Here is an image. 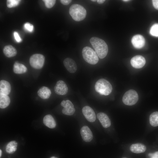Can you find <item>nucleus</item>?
<instances>
[{"mask_svg":"<svg viewBox=\"0 0 158 158\" xmlns=\"http://www.w3.org/2000/svg\"><path fill=\"white\" fill-rule=\"evenodd\" d=\"M90 42L100 59H103L106 56L108 49L104 40L97 37H92L90 39Z\"/></svg>","mask_w":158,"mask_h":158,"instance_id":"f257e3e1","label":"nucleus"},{"mask_svg":"<svg viewBox=\"0 0 158 158\" xmlns=\"http://www.w3.org/2000/svg\"><path fill=\"white\" fill-rule=\"evenodd\" d=\"M69 13L72 18L76 21L83 20L86 15V11L82 6L77 4L72 5L70 7Z\"/></svg>","mask_w":158,"mask_h":158,"instance_id":"f03ea898","label":"nucleus"},{"mask_svg":"<svg viewBox=\"0 0 158 158\" xmlns=\"http://www.w3.org/2000/svg\"><path fill=\"white\" fill-rule=\"evenodd\" d=\"M112 89L110 83L108 80L103 78L98 80L95 85V91L101 95H109L111 92Z\"/></svg>","mask_w":158,"mask_h":158,"instance_id":"7ed1b4c3","label":"nucleus"},{"mask_svg":"<svg viewBox=\"0 0 158 158\" xmlns=\"http://www.w3.org/2000/svg\"><path fill=\"white\" fill-rule=\"evenodd\" d=\"M82 54L84 60L90 64H95L99 61L98 56L96 52L89 47L86 46L83 48Z\"/></svg>","mask_w":158,"mask_h":158,"instance_id":"20e7f679","label":"nucleus"},{"mask_svg":"<svg viewBox=\"0 0 158 158\" xmlns=\"http://www.w3.org/2000/svg\"><path fill=\"white\" fill-rule=\"evenodd\" d=\"M138 96L137 92L133 90H130L125 92L123 96L122 101L125 104L131 106L138 102Z\"/></svg>","mask_w":158,"mask_h":158,"instance_id":"39448f33","label":"nucleus"},{"mask_svg":"<svg viewBox=\"0 0 158 158\" xmlns=\"http://www.w3.org/2000/svg\"><path fill=\"white\" fill-rule=\"evenodd\" d=\"M45 57L40 54H35L31 56L29 62L31 66L36 69L41 68L44 66Z\"/></svg>","mask_w":158,"mask_h":158,"instance_id":"423d86ee","label":"nucleus"},{"mask_svg":"<svg viewBox=\"0 0 158 158\" xmlns=\"http://www.w3.org/2000/svg\"><path fill=\"white\" fill-rule=\"evenodd\" d=\"M61 105L64 107L62 110L63 114L67 115H72L75 113V109L74 105L69 100H63Z\"/></svg>","mask_w":158,"mask_h":158,"instance_id":"0eeeda50","label":"nucleus"},{"mask_svg":"<svg viewBox=\"0 0 158 158\" xmlns=\"http://www.w3.org/2000/svg\"><path fill=\"white\" fill-rule=\"evenodd\" d=\"M146 60L145 58L141 55H136L133 57L130 60L131 66L136 68H142L145 64Z\"/></svg>","mask_w":158,"mask_h":158,"instance_id":"6e6552de","label":"nucleus"},{"mask_svg":"<svg viewBox=\"0 0 158 158\" xmlns=\"http://www.w3.org/2000/svg\"><path fill=\"white\" fill-rule=\"evenodd\" d=\"M54 90L56 93L60 95L66 94L68 91V88L66 83L63 81H58L54 87Z\"/></svg>","mask_w":158,"mask_h":158,"instance_id":"1a4fd4ad","label":"nucleus"},{"mask_svg":"<svg viewBox=\"0 0 158 158\" xmlns=\"http://www.w3.org/2000/svg\"><path fill=\"white\" fill-rule=\"evenodd\" d=\"M82 111L84 116L88 121L92 122L95 121V114L91 107L87 106H85L83 108Z\"/></svg>","mask_w":158,"mask_h":158,"instance_id":"9d476101","label":"nucleus"},{"mask_svg":"<svg viewBox=\"0 0 158 158\" xmlns=\"http://www.w3.org/2000/svg\"><path fill=\"white\" fill-rule=\"evenodd\" d=\"M131 41L133 46L137 49L141 48L144 46L145 44L144 38L140 35H136L133 36Z\"/></svg>","mask_w":158,"mask_h":158,"instance_id":"9b49d317","label":"nucleus"},{"mask_svg":"<svg viewBox=\"0 0 158 158\" xmlns=\"http://www.w3.org/2000/svg\"><path fill=\"white\" fill-rule=\"evenodd\" d=\"M80 132L82 138L84 141L90 142L92 139V133L87 126H83L80 129Z\"/></svg>","mask_w":158,"mask_h":158,"instance_id":"f8f14e48","label":"nucleus"},{"mask_svg":"<svg viewBox=\"0 0 158 158\" xmlns=\"http://www.w3.org/2000/svg\"><path fill=\"white\" fill-rule=\"evenodd\" d=\"M63 63L65 67L69 72L73 73L76 72L77 66L73 59L70 58H67L64 60Z\"/></svg>","mask_w":158,"mask_h":158,"instance_id":"ddd939ff","label":"nucleus"},{"mask_svg":"<svg viewBox=\"0 0 158 158\" xmlns=\"http://www.w3.org/2000/svg\"><path fill=\"white\" fill-rule=\"evenodd\" d=\"M98 119L99 120L103 127L107 128L110 126L111 121L107 115L103 112L98 113L97 115Z\"/></svg>","mask_w":158,"mask_h":158,"instance_id":"4468645a","label":"nucleus"},{"mask_svg":"<svg viewBox=\"0 0 158 158\" xmlns=\"http://www.w3.org/2000/svg\"><path fill=\"white\" fill-rule=\"evenodd\" d=\"M11 91L10 84L8 81L2 80L0 81V94L8 95Z\"/></svg>","mask_w":158,"mask_h":158,"instance_id":"2eb2a0df","label":"nucleus"},{"mask_svg":"<svg viewBox=\"0 0 158 158\" xmlns=\"http://www.w3.org/2000/svg\"><path fill=\"white\" fill-rule=\"evenodd\" d=\"M130 149L133 152L140 153L144 152L146 150V147L144 144L138 143L132 144L130 146Z\"/></svg>","mask_w":158,"mask_h":158,"instance_id":"dca6fc26","label":"nucleus"},{"mask_svg":"<svg viewBox=\"0 0 158 158\" xmlns=\"http://www.w3.org/2000/svg\"><path fill=\"white\" fill-rule=\"evenodd\" d=\"M44 124L50 128H53L56 127V123L53 117L50 114L46 115L43 119Z\"/></svg>","mask_w":158,"mask_h":158,"instance_id":"f3484780","label":"nucleus"},{"mask_svg":"<svg viewBox=\"0 0 158 158\" xmlns=\"http://www.w3.org/2000/svg\"><path fill=\"white\" fill-rule=\"evenodd\" d=\"M3 51L4 54L7 57H11L15 56L17 51L16 48L11 45H8L4 47Z\"/></svg>","mask_w":158,"mask_h":158,"instance_id":"a211bd4d","label":"nucleus"},{"mask_svg":"<svg viewBox=\"0 0 158 158\" xmlns=\"http://www.w3.org/2000/svg\"><path fill=\"white\" fill-rule=\"evenodd\" d=\"M50 90L47 87L43 86L37 92L38 95L41 98L46 99L49 98L51 95Z\"/></svg>","mask_w":158,"mask_h":158,"instance_id":"6ab92c4d","label":"nucleus"},{"mask_svg":"<svg viewBox=\"0 0 158 158\" xmlns=\"http://www.w3.org/2000/svg\"><path fill=\"white\" fill-rule=\"evenodd\" d=\"M13 70L15 73L21 74L26 73L27 68L23 64L19 63L18 62H16L13 66Z\"/></svg>","mask_w":158,"mask_h":158,"instance_id":"aec40b11","label":"nucleus"},{"mask_svg":"<svg viewBox=\"0 0 158 158\" xmlns=\"http://www.w3.org/2000/svg\"><path fill=\"white\" fill-rule=\"evenodd\" d=\"M10 99L7 95L0 94V107L4 109L7 107L9 104Z\"/></svg>","mask_w":158,"mask_h":158,"instance_id":"412c9836","label":"nucleus"},{"mask_svg":"<svg viewBox=\"0 0 158 158\" xmlns=\"http://www.w3.org/2000/svg\"><path fill=\"white\" fill-rule=\"evenodd\" d=\"M18 144L15 141H12L6 145V152L10 154H13L16 150Z\"/></svg>","mask_w":158,"mask_h":158,"instance_id":"4be33fe9","label":"nucleus"},{"mask_svg":"<svg viewBox=\"0 0 158 158\" xmlns=\"http://www.w3.org/2000/svg\"><path fill=\"white\" fill-rule=\"evenodd\" d=\"M150 123L152 126H158V111H155L152 113L149 117Z\"/></svg>","mask_w":158,"mask_h":158,"instance_id":"5701e85b","label":"nucleus"},{"mask_svg":"<svg viewBox=\"0 0 158 158\" xmlns=\"http://www.w3.org/2000/svg\"><path fill=\"white\" fill-rule=\"evenodd\" d=\"M150 32L153 36L158 37V24H154L151 27Z\"/></svg>","mask_w":158,"mask_h":158,"instance_id":"b1692460","label":"nucleus"},{"mask_svg":"<svg viewBox=\"0 0 158 158\" xmlns=\"http://www.w3.org/2000/svg\"><path fill=\"white\" fill-rule=\"evenodd\" d=\"M21 0H7L6 1L7 6L9 8H11L17 6Z\"/></svg>","mask_w":158,"mask_h":158,"instance_id":"393cba45","label":"nucleus"},{"mask_svg":"<svg viewBox=\"0 0 158 158\" xmlns=\"http://www.w3.org/2000/svg\"><path fill=\"white\" fill-rule=\"evenodd\" d=\"M46 7L48 8H51L53 7L55 4V0H43Z\"/></svg>","mask_w":158,"mask_h":158,"instance_id":"a878e982","label":"nucleus"},{"mask_svg":"<svg viewBox=\"0 0 158 158\" xmlns=\"http://www.w3.org/2000/svg\"><path fill=\"white\" fill-rule=\"evenodd\" d=\"M24 27L25 29L29 32H32L33 31V25L29 23H25L24 25Z\"/></svg>","mask_w":158,"mask_h":158,"instance_id":"bb28decb","label":"nucleus"},{"mask_svg":"<svg viewBox=\"0 0 158 158\" xmlns=\"http://www.w3.org/2000/svg\"><path fill=\"white\" fill-rule=\"evenodd\" d=\"M13 35L15 40L17 42L20 43L22 41V39L17 32L15 31L13 32Z\"/></svg>","mask_w":158,"mask_h":158,"instance_id":"cd10ccee","label":"nucleus"},{"mask_svg":"<svg viewBox=\"0 0 158 158\" xmlns=\"http://www.w3.org/2000/svg\"><path fill=\"white\" fill-rule=\"evenodd\" d=\"M148 156L150 158H158V151L154 153H150Z\"/></svg>","mask_w":158,"mask_h":158,"instance_id":"c85d7f7f","label":"nucleus"},{"mask_svg":"<svg viewBox=\"0 0 158 158\" xmlns=\"http://www.w3.org/2000/svg\"><path fill=\"white\" fill-rule=\"evenodd\" d=\"M61 3L64 5H67L71 3L72 0H60Z\"/></svg>","mask_w":158,"mask_h":158,"instance_id":"c756f323","label":"nucleus"},{"mask_svg":"<svg viewBox=\"0 0 158 158\" xmlns=\"http://www.w3.org/2000/svg\"><path fill=\"white\" fill-rule=\"evenodd\" d=\"M153 6L156 9L158 10V0H152Z\"/></svg>","mask_w":158,"mask_h":158,"instance_id":"7c9ffc66","label":"nucleus"},{"mask_svg":"<svg viewBox=\"0 0 158 158\" xmlns=\"http://www.w3.org/2000/svg\"><path fill=\"white\" fill-rule=\"evenodd\" d=\"M105 0H97V3L99 4H101L103 3Z\"/></svg>","mask_w":158,"mask_h":158,"instance_id":"2f4dec72","label":"nucleus"},{"mask_svg":"<svg viewBox=\"0 0 158 158\" xmlns=\"http://www.w3.org/2000/svg\"><path fill=\"white\" fill-rule=\"evenodd\" d=\"M2 154V151L1 150H0V157H1Z\"/></svg>","mask_w":158,"mask_h":158,"instance_id":"473e14b6","label":"nucleus"},{"mask_svg":"<svg viewBox=\"0 0 158 158\" xmlns=\"http://www.w3.org/2000/svg\"><path fill=\"white\" fill-rule=\"evenodd\" d=\"M130 0H123V1L124 2H128Z\"/></svg>","mask_w":158,"mask_h":158,"instance_id":"72a5a7b5","label":"nucleus"},{"mask_svg":"<svg viewBox=\"0 0 158 158\" xmlns=\"http://www.w3.org/2000/svg\"><path fill=\"white\" fill-rule=\"evenodd\" d=\"M91 1H92V2H95L96 1H96V0H91Z\"/></svg>","mask_w":158,"mask_h":158,"instance_id":"f704fd0d","label":"nucleus"},{"mask_svg":"<svg viewBox=\"0 0 158 158\" xmlns=\"http://www.w3.org/2000/svg\"><path fill=\"white\" fill-rule=\"evenodd\" d=\"M50 158H57V157H50Z\"/></svg>","mask_w":158,"mask_h":158,"instance_id":"c9c22d12","label":"nucleus"},{"mask_svg":"<svg viewBox=\"0 0 158 158\" xmlns=\"http://www.w3.org/2000/svg\"><path fill=\"white\" fill-rule=\"evenodd\" d=\"M123 158H126V157H123Z\"/></svg>","mask_w":158,"mask_h":158,"instance_id":"e433bc0d","label":"nucleus"}]
</instances>
